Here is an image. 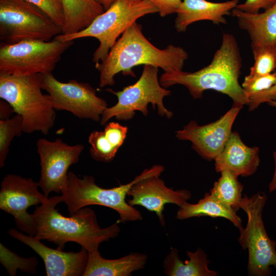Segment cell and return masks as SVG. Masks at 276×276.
Masks as SVG:
<instances>
[{
	"instance_id": "2e32d148",
	"label": "cell",
	"mask_w": 276,
	"mask_h": 276,
	"mask_svg": "<svg viewBox=\"0 0 276 276\" xmlns=\"http://www.w3.org/2000/svg\"><path fill=\"white\" fill-rule=\"evenodd\" d=\"M156 175L142 179L132 185L128 193L131 198L127 202L131 206L140 205L154 212L163 226L165 225L164 210L168 203L178 206L191 199V193L186 189L174 190Z\"/></svg>"
},
{
	"instance_id": "44dd1931",
	"label": "cell",
	"mask_w": 276,
	"mask_h": 276,
	"mask_svg": "<svg viewBox=\"0 0 276 276\" xmlns=\"http://www.w3.org/2000/svg\"><path fill=\"white\" fill-rule=\"evenodd\" d=\"M102 131H94L88 136L89 153L95 160L109 163L123 145L128 128L118 122L106 124Z\"/></svg>"
},
{
	"instance_id": "d6986e66",
	"label": "cell",
	"mask_w": 276,
	"mask_h": 276,
	"mask_svg": "<svg viewBox=\"0 0 276 276\" xmlns=\"http://www.w3.org/2000/svg\"><path fill=\"white\" fill-rule=\"evenodd\" d=\"M231 13L240 28L248 32L252 49L276 45V3L261 13H249L236 8Z\"/></svg>"
},
{
	"instance_id": "484cf974",
	"label": "cell",
	"mask_w": 276,
	"mask_h": 276,
	"mask_svg": "<svg viewBox=\"0 0 276 276\" xmlns=\"http://www.w3.org/2000/svg\"><path fill=\"white\" fill-rule=\"evenodd\" d=\"M23 132L22 119L15 114L12 118L0 120V167L3 168L7 159L13 139Z\"/></svg>"
},
{
	"instance_id": "52a82bcc",
	"label": "cell",
	"mask_w": 276,
	"mask_h": 276,
	"mask_svg": "<svg viewBox=\"0 0 276 276\" xmlns=\"http://www.w3.org/2000/svg\"><path fill=\"white\" fill-rule=\"evenodd\" d=\"M158 72V68L145 65L141 77L134 84L118 91L107 89L108 91L117 96L118 101L115 105L108 107L104 110L101 117L100 124L105 125L112 118L118 120H129L134 117L136 111L147 116L150 103L153 109L157 107L159 115L167 119L171 118L173 112L165 106L163 102L164 98L169 96L171 92L161 85Z\"/></svg>"
},
{
	"instance_id": "ac0fdd59",
	"label": "cell",
	"mask_w": 276,
	"mask_h": 276,
	"mask_svg": "<svg viewBox=\"0 0 276 276\" xmlns=\"http://www.w3.org/2000/svg\"><path fill=\"white\" fill-rule=\"evenodd\" d=\"M239 0L214 3L206 0H182L177 11L175 28L178 32L199 20H210L216 24H226L225 15H229L238 4Z\"/></svg>"
},
{
	"instance_id": "6da1fadb",
	"label": "cell",
	"mask_w": 276,
	"mask_h": 276,
	"mask_svg": "<svg viewBox=\"0 0 276 276\" xmlns=\"http://www.w3.org/2000/svg\"><path fill=\"white\" fill-rule=\"evenodd\" d=\"M188 58V53L181 47L169 44L164 49L156 48L135 22L123 33L105 59L95 67L100 72L99 86L104 87L114 85V77L120 72L135 77L132 68L136 66L150 65L170 72L182 70Z\"/></svg>"
},
{
	"instance_id": "4fadbf2b",
	"label": "cell",
	"mask_w": 276,
	"mask_h": 276,
	"mask_svg": "<svg viewBox=\"0 0 276 276\" xmlns=\"http://www.w3.org/2000/svg\"><path fill=\"white\" fill-rule=\"evenodd\" d=\"M36 146L41 166L39 188L48 197L52 192L61 193L67 183L68 168L79 162L84 146L70 145L59 138L54 141L40 138Z\"/></svg>"
},
{
	"instance_id": "1f68e13d",
	"label": "cell",
	"mask_w": 276,
	"mask_h": 276,
	"mask_svg": "<svg viewBox=\"0 0 276 276\" xmlns=\"http://www.w3.org/2000/svg\"><path fill=\"white\" fill-rule=\"evenodd\" d=\"M276 101V82L274 84L267 90L257 93L249 99L247 105L250 110H253L264 102Z\"/></svg>"
},
{
	"instance_id": "603a6c76",
	"label": "cell",
	"mask_w": 276,
	"mask_h": 276,
	"mask_svg": "<svg viewBox=\"0 0 276 276\" xmlns=\"http://www.w3.org/2000/svg\"><path fill=\"white\" fill-rule=\"evenodd\" d=\"M60 1L64 15L62 34H72L85 29L105 11L97 0Z\"/></svg>"
},
{
	"instance_id": "5b68a950",
	"label": "cell",
	"mask_w": 276,
	"mask_h": 276,
	"mask_svg": "<svg viewBox=\"0 0 276 276\" xmlns=\"http://www.w3.org/2000/svg\"><path fill=\"white\" fill-rule=\"evenodd\" d=\"M40 74L16 76L0 73V98L21 116L23 132L49 133L56 113L50 97L42 92Z\"/></svg>"
},
{
	"instance_id": "ba28073f",
	"label": "cell",
	"mask_w": 276,
	"mask_h": 276,
	"mask_svg": "<svg viewBox=\"0 0 276 276\" xmlns=\"http://www.w3.org/2000/svg\"><path fill=\"white\" fill-rule=\"evenodd\" d=\"M267 197L263 192L250 197L245 195L240 208L247 215L246 227L240 230L238 242L248 250V273L249 275L269 276L271 266L276 267V241L269 238L264 227L262 214Z\"/></svg>"
},
{
	"instance_id": "cb8c5ba5",
	"label": "cell",
	"mask_w": 276,
	"mask_h": 276,
	"mask_svg": "<svg viewBox=\"0 0 276 276\" xmlns=\"http://www.w3.org/2000/svg\"><path fill=\"white\" fill-rule=\"evenodd\" d=\"M202 216L224 218L229 220L239 230L243 228L242 220L236 212L210 193H205L203 198L196 203H190L187 201L183 203L179 206L176 217L184 220Z\"/></svg>"
},
{
	"instance_id": "3957f363",
	"label": "cell",
	"mask_w": 276,
	"mask_h": 276,
	"mask_svg": "<svg viewBox=\"0 0 276 276\" xmlns=\"http://www.w3.org/2000/svg\"><path fill=\"white\" fill-rule=\"evenodd\" d=\"M241 66L235 38L224 33L221 45L208 66L195 72L182 70L164 72L159 82L166 88L175 84L182 85L194 99L200 98L206 90H215L229 96L233 104L243 106L247 105L249 100L238 81Z\"/></svg>"
},
{
	"instance_id": "277c9868",
	"label": "cell",
	"mask_w": 276,
	"mask_h": 276,
	"mask_svg": "<svg viewBox=\"0 0 276 276\" xmlns=\"http://www.w3.org/2000/svg\"><path fill=\"white\" fill-rule=\"evenodd\" d=\"M164 170L163 166L154 165L144 169L130 182L109 189L98 186L92 176L84 175L80 178L70 171L66 185L61 192L62 202L66 205L70 215L84 207L99 205L116 211L119 215V222L141 220V213L129 204L126 200L128 193L132 185L139 180L152 176H160Z\"/></svg>"
},
{
	"instance_id": "83f0119b",
	"label": "cell",
	"mask_w": 276,
	"mask_h": 276,
	"mask_svg": "<svg viewBox=\"0 0 276 276\" xmlns=\"http://www.w3.org/2000/svg\"><path fill=\"white\" fill-rule=\"evenodd\" d=\"M254 64L249 75L262 76L271 74L276 68V45L263 46L252 49Z\"/></svg>"
},
{
	"instance_id": "7c38bea8",
	"label": "cell",
	"mask_w": 276,
	"mask_h": 276,
	"mask_svg": "<svg viewBox=\"0 0 276 276\" xmlns=\"http://www.w3.org/2000/svg\"><path fill=\"white\" fill-rule=\"evenodd\" d=\"M38 188V182L32 178L14 174L6 175L1 183L0 209L14 217L20 231L32 236L36 233V220L33 213L27 210L48 199Z\"/></svg>"
},
{
	"instance_id": "f1b7e54d",
	"label": "cell",
	"mask_w": 276,
	"mask_h": 276,
	"mask_svg": "<svg viewBox=\"0 0 276 276\" xmlns=\"http://www.w3.org/2000/svg\"><path fill=\"white\" fill-rule=\"evenodd\" d=\"M275 82L276 72L262 76L249 74L245 77L242 87L249 100L252 96L270 88Z\"/></svg>"
},
{
	"instance_id": "d6a6232c",
	"label": "cell",
	"mask_w": 276,
	"mask_h": 276,
	"mask_svg": "<svg viewBox=\"0 0 276 276\" xmlns=\"http://www.w3.org/2000/svg\"><path fill=\"white\" fill-rule=\"evenodd\" d=\"M158 10L162 17L176 13L182 0H149Z\"/></svg>"
},
{
	"instance_id": "8d00e7d4",
	"label": "cell",
	"mask_w": 276,
	"mask_h": 276,
	"mask_svg": "<svg viewBox=\"0 0 276 276\" xmlns=\"http://www.w3.org/2000/svg\"><path fill=\"white\" fill-rule=\"evenodd\" d=\"M267 103L271 106L276 107V101H270L268 102Z\"/></svg>"
},
{
	"instance_id": "9a60e30c",
	"label": "cell",
	"mask_w": 276,
	"mask_h": 276,
	"mask_svg": "<svg viewBox=\"0 0 276 276\" xmlns=\"http://www.w3.org/2000/svg\"><path fill=\"white\" fill-rule=\"evenodd\" d=\"M8 234L29 246L41 258L47 276H83L88 260L86 249L82 247L78 252L64 251L49 247L34 236L14 228L9 229Z\"/></svg>"
},
{
	"instance_id": "f546056e",
	"label": "cell",
	"mask_w": 276,
	"mask_h": 276,
	"mask_svg": "<svg viewBox=\"0 0 276 276\" xmlns=\"http://www.w3.org/2000/svg\"><path fill=\"white\" fill-rule=\"evenodd\" d=\"M39 8L62 28L64 15L60 0H25Z\"/></svg>"
},
{
	"instance_id": "4316f807",
	"label": "cell",
	"mask_w": 276,
	"mask_h": 276,
	"mask_svg": "<svg viewBox=\"0 0 276 276\" xmlns=\"http://www.w3.org/2000/svg\"><path fill=\"white\" fill-rule=\"evenodd\" d=\"M0 262L11 276L16 274L17 269L31 273H36L38 264L34 257L25 258L9 250L2 243H0Z\"/></svg>"
},
{
	"instance_id": "5bb4252c",
	"label": "cell",
	"mask_w": 276,
	"mask_h": 276,
	"mask_svg": "<svg viewBox=\"0 0 276 276\" xmlns=\"http://www.w3.org/2000/svg\"><path fill=\"white\" fill-rule=\"evenodd\" d=\"M242 107L233 104L218 120L206 125H199L196 121H191L176 131V137L191 142L192 148L202 158L215 159L229 139L233 123Z\"/></svg>"
},
{
	"instance_id": "ffe728a7",
	"label": "cell",
	"mask_w": 276,
	"mask_h": 276,
	"mask_svg": "<svg viewBox=\"0 0 276 276\" xmlns=\"http://www.w3.org/2000/svg\"><path fill=\"white\" fill-rule=\"evenodd\" d=\"M147 256L131 252L121 258L107 259L98 249L88 252V260L83 276H130L133 271L143 269Z\"/></svg>"
},
{
	"instance_id": "e0dca14e",
	"label": "cell",
	"mask_w": 276,
	"mask_h": 276,
	"mask_svg": "<svg viewBox=\"0 0 276 276\" xmlns=\"http://www.w3.org/2000/svg\"><path fill=\"white\" fill-rule=\"evenodd\" d=\"M218 172L227 170L237 176L253 174L260 164L259 148L246 146L237 132H232L223 150L215 158Z\"/></svg>"
},
{
	"instance_id": "e575fe53",
	"label": "cell",
	"mask_w": 276,
	"mask_h": 276,
	"mask_svg": "<svg viewBox=\"0 0 276 276\" xmlns=\"http://www.w3.org/2000/svg\"><path fill=\"white\" fill-rule=\"evenodd\" d=\"M273 157L275 162V170L273 178L269 184V191L270 192L276 190V150L273 153Z\"/></svg>"
},
{
	"instance_id": "30bf717a",
	"label": "cell",
	"mask_w": 276,
	"mask_h": 276,
	"mask_svg": "<svg viewBox=\"0 0 276 276\" xmlns=\"http://www.w3.org/2000/svg\"><path fill=\"white\" fill-rule=\"evenodd\" d=\"M61 33V27L25 0H0L1 44L50 41Z\"/></svg>"
},
{
	"instance_id": "8fae6325",
	"label": "cell",
	"mask_w": 276,
	"mask_h": 276,
	"mask_svg": "<svg viewBox=\"0 0 276 276\" xmlns=\"http://www.w3.org/2000/svg\"><path fill=\"white\" fill-rule=\"evenodd\" d=\"M40 76L42 89L49 95L55 110L68 111L80 119L100 121L107 103L89 84L75 80L62 82L52 73Z\"/></svg>"
},
{
	"instance_id": "4dcf8cb0",
	"label": "cell",
	"mask_w": 276,
	"mask_h": 276,
	"mask_svg": "<svg viewBox=\"0 0 276 276\" xmlns=\"http://www.w3.org/2000/svg\"><path fill=\"white\" fill-rule=\"evenodd\" d=\"M276 3V0H246L241 4H238L236 8L242 11L255 14L260 9L266 10Z\"/></svg>"
},
{
	"instance_id": "836d02e7",
	"label": "cell",
	"mask_w": 276,
	"mask_h": 276,
	"mask_svg": "<svg viewBox=\"0 0 276 276\" xmlns=\"http://www.w3.org/2000/svg\"><path fill=\"white\" fill-rule=\"evenodd\" d=\"M15 112L13 107L6 101H0V120H6L10 118L12 113Z\"/></svg>"
},
{
	"instance_id": "d590c367",
	"label": "cell",
	"mask_w": 276,
	"mask_h": 276,
	"mask_svg": "<svg viewBox=\"0 0 276 276\" xmlns=\"http://www.w3.org/2000/svg\"><path fill=\"white\" fill-rule=\"evenodd\" d=\"M104 8V10L108 9L116 0H97Z\"/></svg>"
},
{
	"instance_id": "7402d4cb",
	"label": "cell",
	"mask_w": 276,
	"mask_h": 276,
	"mask_svg": "<svg viewBox=\"0 0 276 276\" xmlns=\"http://www.w3.org/2000/svg\"><path fill=\"white\" fill-rule=\"evenodd\" d=\"M188 260L183 261L178 250L171 247L163 262L165 273L167 276H216L218 272L210 269V261L205 251L198 248L195 251H187Z\"/></svg>"
},
{
	"instance_id": "d4e9b609",
	"label": "cell",
	"mask_w": 276,
	"mask_h": 276,
	"mask_svg": "<svg viewBox=\"0 0 276 276\" xmlns=\"http://www.w3.org/2000/svg\"><path fill=\"white\" fill-rule=\"evenodd\" d=\"M237 175L224 170L210 190V193L225 204L237 212L240 208L243 186Z\"/></svg>"
},
{
	"instance_id": "9c48e42d",
	"label": "cell",
	"mask_w": 276,
	"mask_h": 276,
	"mask_svg": "<svg viewBox=\"0 0 276 276\" xmlns=\"http://www.w3.org/2000/svg\"><path fill=\"white\" fill-rule=\"evenodd\" d=\"M74 41L27 40L0 45V73L16 76L52 72Z\"/></svg>"
},
{
	"instance_id": "7a4b0ae2",
	"label": "cell",
	"mask_w": 276,
	"mask_h": 276,
	"mask_svg": "<svg viewBox=\"0 0 276 276\" xmlns=\"http://www.w3.org/2000/svg\"><path fill=\"white\" fill-rule=\"evenodd\" d=\"M62 202V195L54 196L36 208L33 213L35 238L53 242L61 250L66 243L75 242L90 252L98 249L101 243L117 237L120 232L119 222L101 228L95 212L87 206L69 217L62 215L56 208Z\"/></svg>"
},
{
	"instance_id": "8992f818",
	"label": "cell",
	"mask_w": 276,
	"mask_h": 276,
	"mask_svg": "<svg viewBox=\"0 0 276 276\" xmlns=\"http://www.w3.org/2000/svg\"><path fill=\"white\" fill-rule=\"evenodd\" d=\"M158 12L149 0H116L103 13L96 17L85 29L76 33L60 34L54 38L61 41H74L93 37L99 41L93 61L96 64L103 62L119 37L140 17Z\"/></svg>"
}]
</instances>
